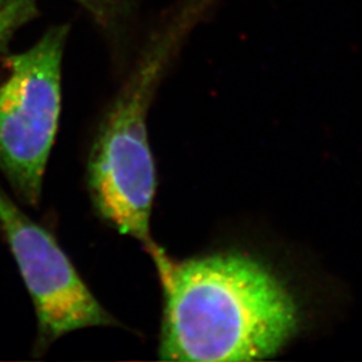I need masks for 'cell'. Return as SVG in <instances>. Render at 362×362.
Returning a JSON list of instances; mask_svg holds the SVG:
<instances>
[{"label": "cell", "instance_id": "obj_1", "mask_svg": "<svg viewBox=\"0 0 362 362\" xmlns=\"http://www.w3.org/2000/svg\"><path fill=\"white\" fill-rule=\"evenodd\" d=\"M163 286L158 357L165 361H260L302 329V308L266 260L226 250L175 260L151 252Z\"/></svg>", "mask_w": 362, "mask_h": 362}, {"label": "cell", "instance_id": "obj_2", "mask_svg": "<svg viewBox=\"0 0 362 362\" xmlns=\"http://www.w3.org/2000/svg\"><path fill=\"white\" fill-rule=\"evenodd\" d=\"M218 0H181L149 40L109 106L88 157V189L97 214L151 254L156 194L155 160L148 136V112L156 90L196 25Z\"/></svg>", "mask_w": 362, "mask_h": 362}, {"label": "cell", "instance_id": "obj_3", "mask_svg": "<svg viewBox=\"0 0 362 362\" xmlns=\"http://www.w3.org/2000/svg\"><path fill=\"white\" fill-rule=\"evenodd\" d=\"M69 27L49 28L27 50L4 58L0 82V170L18 197L38 206L62 105Z\"/></svg>", "mask_w": 362, "mask_h": 362}, {"label": "cell", "instance_id": "obj_4", "mask_svg": "<svg viewBox=\"0 0 362 362\" xmlns=\"http://www.w3.org/2000/svg\"><path fill=\"white\" fill-rule=\"evenodd\" d=\"M0 228L34 303L37 353L71 332L118 325L93 296L52 233L26 215L1 188Z\"/></svg>", "mask_w": 362, "mask_h": 362}, {"label": "cell", "instance_id": "obj_5", "mask_svg": "<svg viewBox=\"0 0 362 362\" xmlns=\"http://www.w3.org/2000/svg\"><path fill=\"white\" fill-rule=\"evenodd\" d=\"M37 15L35 0H16L0 8V57L4 55L13 37Z\"/></svg>", "mask_w": 362, "mask_h": 362}, {"label": "cell", "instance_id": "obj_6", "mask_svg": "<svg viewBox=\"0 0 362 362\" xmlns=\"http://www.w3.org/2000/svg\"><path fill=\"white\" fill-rule=\"evenodd\" d=\"M13 1H16V0H0V8H3V7H6V6L11 4ZM74 1H77L78 4L83 6V7H85L86 10H89L90 13H95V11L100 10L94 0H74Z\"/></svg>", "mask_w": 362, "mask_h": 362}, {"label": "cell", "instance_id": "obj_7", "mask_svg": "<svg viewBox=\"0 0 362 362\" xmlns=\"http://www.w3.org/2000/svg\"><path fill=\"white\" fill-rule=\"evenodd\" d=\"M94 1H95V0H94Z\"/></svg>", "mask_w": 362, "mask_h": 362}]
</instances>
